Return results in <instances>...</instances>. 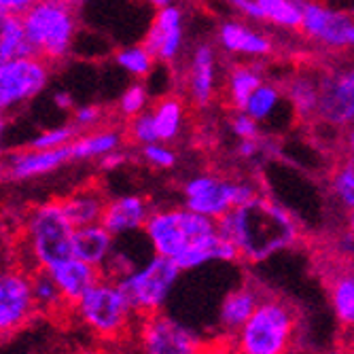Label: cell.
<instances>
[{
  "instance_id": "cell-36",
  "label": "cell",
  "mask_w": 354,
  "mask_h": 354,
  "mask_svg": "<svg viewBox=\"0 0 354 354\" xmlns=\"http://www.w3.org/2000/svg\"><path fill=\"white\" fill-rule=\"evenodd\" d=\"M125 134L132 142L145 147V145H151V142H157L159 136H157V127H155V121H153V113L147 109L145 113L127 119V127H125Z\"/></svg>"
},
{
  "instance_id": "cell-47",
  "label": "cell",
  "mask_w": 354,
  "mask_h": 354,
  "mask_svg": "<svg viewBox=\"0 0 354 354\" xmlns=\"http://www.w3.org/2000/svg\"><path fill=\"white\" fill-rule=\"evenodd\" d=\"M346 230L354 236V208L346 210Z\"/></svg>"
},
{
  "instance_id": "cell-50",
  "label": "cell",
  "mask_w": 354,
  "mask_h": 354,
  "mask_svg": "<svg viewBox=\"0 0 354 354\" xmlns=\"http://www.w3.org/2000/svg\"><path fill=\"white\" fill-rule=\"evenodd\" d=\"M293 3H297V5H301V7H304V5H308V3H310V0H293Z\"/></svg>"
},
{
  "instance_id": "cell-41",
  "label": "cell",
  "mask_w": 354,
  "mask_h": 354,
  "mask_svg": "<svg viewBox=\"0 0 354 354\" xmlns=\"http://www.w3.org/2000/svg\"><path fill=\"white\" fill-rule=\"evenodd\" d=\"M127 159H130V153L123 149H115V151L106 153L104 157H100V168L104 172H113V170L121 168L123 164H127Z\"/></svg>"
},
{
  "instance_id": "cell-51",
  "label": "cell",
  "mask_w": 354,
  "mask_h": 354,
  "mask_svg": "<svg viewBox=\"0 0 354 354\" xmlns=\"http://www.w3.org/2000/svg\"><path fill=\"white\" fill-rule=\"evenodd\" d=\"M352 350H354V331H352Z\"/></svg>"
},
{
  "instance_id": "cell-27",
  "label": "cell",
  "mask_w": 354,
  "mask_h": 354,
  "mask_svg": "<svg viewBox=\"0 0 354 354\" xmlns=\"http://www.w3.org/2000/svg\"><path fill=\"white\" fill-rule=\"evenodd\" d=\"M153 121L157 127V136L162 142H172L178 138L183 130V119H185V106L174 95H164L162 100H157L151 109Z\"/></svg>"
},
{
  "instance_id": "cell-40",
  "label": "cell",
  "mask_w": 354,
  "mask_h": 354,
  "mask_svg": "<svg viewBox=\"0 0 354 354\" xmlns=\"http://www.w3.org/2000/svg\"><path fill=\"white\" fill-rule=\"evenodd\" d=\"M223 3L236 9L240 15H244L250 21H263V15H261V9H259V3H257V0H223Z\"/></svg>"
},
{
  "instance_id": "cell-21",
  "label": "cell",
  "mask_w": 354,
  "mask_h": 354,
  "mask_svg": "<svg viewBox=\"0 0 354 354\" xmlns=\"http://www.w3.org/2000/svg\"><path fill=\"white\" fill-rule=\"evenodd\" d=\"M113 250H115V236L102 223H91L75 230L73 254L79 257V259L102 270Z\"/></svg>"
},
{
  "instance_id": "cell-34",
  "label": "cell",
  "mask_w": 354,
  "mask_h": 354,
  "mask_svg": "<svg viewBox=\"0 0 354 354\" xmlns=\"http://www.w3.org/2000/svg\"><path fill=\"white\" fill-rule=\"evenodd\" d=\"M149 100H151V93L147 89V85L140 79H136L121 93V98L117 102V111L123 119H132L149 109Z\"/></svg>"
},
{
  "instance_id": "cell-37",
  "label": "cell",
  "mask_w": 354,
  "mask_h": 354,
  "mask_svg": "<svg viewBox=\"0 0 354 354\" xmlns=\"http://www.w3.org/2000/svg\"><path fill=\"white\" fill-rule=\"evenodd\" d=\"M142 157L147 159V162L159 170H170L176 166L178 162V155L172 147H168V142H151V145H145L142 147Z\"/></svg>"
},
{
  "instance_id": "cell-31",
  "label": "cell",
  "mask_w": 354,
  "mask_h": 354,
  "mask_svg": "<svg viewBox=\"0 0 354 354\" xmlns=\"http://www.w3.org/2000/svg\"><path fill=\"white\" fill-rule=\"evenodd\" d=\"M263 15V21L282 28V30H299L304 19V7L293 0H257Z\"/></svg>"
},
{
  "instance_id": "cell-23",
  "label": "cell",
  "mask_w": 354,
  "mask_h": 354,
  "mask_svg": "<svg viewBox=\"0 0 354 354\" xmlns=\"http://www.w3.org/2000/svg\"><path fill=\"white\" fill-rule=\"evenodd\" d=\"M318 81L320 75L314 77L310 73H297L288 79L284 85L286 100L291 104V111L299 121H314L318 109Z\"/></svg>"
},
{
  "instance_id": "cell-1",
  "label": "cell",
  "mask_w": 354,
  "mask_h": 354,
  "mask_svg": "<svg viewBox=\"0 0 354 354\" xmlns=\"http://www.w3.org/2000/svg\"><path fill=\"white\" fill-rule=\"evenodd\" d=\"M216 225L218 234L230 238L240 250V259L248 263H263L299 240V225L293 214L261 193L221 216Z\"/></svg>"
},
{
  "instance_id": "cell-2",
  "label": "cell",
  "mask_w": 354,
  "mask_h": 354,
  "mask_svg": "<svg viewBox=\"0 0 354 354\" xmlns=\"http://www.w3.org/2000/svg\"><path fill=\"white\" fill-rule=\"evenodd\" d=\"M77 225L62 206V200H49L30 208L21 223V242L32 259V270H51L73 257Z\"/></svg>"
},
{
  "instance_id": "cell-28",
  "label": "cell",
  "mask_w": 354,
  "mask_h": 354,
  "mask_svg": "<svg viewBox=\"0 0 354 354\" xmlns=\"http://www.w3.org/2000/svg\"><path fill=\"white\" fill-rule=\"evenodd\" d=\"M329 299L339 325L354 331V272L333 276L329 284Z\"/></svg>"
},
{
  "instance_id": "cell-45",
  "label": "cell",
  "mask_w": 354,
  "mask_h": 354,
  "mask_svg": "<svg viewBox=\"0 0 354 354\" xmlns=\"http://www.w3.org/2000/svg\"><path fill=\"white\" fill-rule=\"evenodd\" d=\"M344 151L346 153H354V123L348 125L346 130H344Z\"/></svg>"
},
{
  "instance_id": "cell-9",
  "label": "cell",
  "mask_w": 354,
  "mask_h": 354,
  "mask_svg": "<svg viewBox=\"0 0 354 354\" xmlns=\"http://www.w3.org/2000/svg\"><path fill=\"white\" fill-rule=\"evenodd\" d=\"M53 64L30 53L0 64V104L5 111H17L41 95L51 79Z\"/></svg>"
},
{
  "instance_id": "cell-24",
  "label": "cell",
  "mask_w": 354,
  "mask_h": 354,
  "mask_svg": "<svg viewBox=\"0 0 354 354\" xmlns=\"http://www.w3.org/2000/svg\"><path fill=\"white\" fill-rule=\"evenodd\" d=\"M106 202L109 200L98 189H81V191L73 193V196L64 198L62 206L77 227H83V225H91V223L102 221Z\"/></svg>"
},
{
  "instance_id": "cell-15",
  "label": "cell",
  "mask_w": 354,
  "mask_h": 354,
  "mask_svg": "<svg viewBox=\"0 0 354 354\" xmlns=\"http://www.w3.org/2000/svg\"><path fill=\"white\" fill-rule=\"evenodd\" d=\"M147 49L155 55L157 62L172 64L178 59L185 39H183V9L176 5L159 9L149 26L145 37Z\"/></svg>"
},
{
  "instance_id": "cell-39",
  "label": "cell",
  "mask_w": 354,
  "mask_h": 354,
  "mask_svg": "<svg viewBox=\"0 0 354 354\" xmlns=\"http://www.w3.org/2000/svg\"><path fill=\"white\" fill-rule=\"evenodd\" d=\"M261 123H257L246 111H238L232 119H230V127L232 132L240 138V140H248V138H261Z\"/></svg>"
},
{
  "instance_id": "cell-49",
  "label": "cell",
  "mask_w": 354,
  "mask_h": 354,
  "mask_svg": "<svg viewBox=\"0 0 354 354\" xmlns=\"http://www.w3.org/2000/svg\"><path fill=\"white\" fill-rule=\"evenodd\" d=\"M68 3H71L75 9H79V7H83V5L87 3V0H68Z\"/></svg>"
},
{
  "instance_id": "cell-4",
  "label": "cell",
  "mask_w": 354,
  "mask_h": 354,
  "mask_svg": "<svg viewBox=\"0 0 354 354\" xmlns=\"http://www.w3.org/2000/svg\"><path fill=\"white\" fill-rule=\"evenodd\" d=\"M297 333L295 310L284 299L263 295L246 325L234 335V348L244 354H284Z\"/></svg>"
},
{
  "instance_id": "cell-32",
  "label": "cell",
  "mask_w": 354,
  "mask_h": 354,
  "mask_svg": "<svg viewBox=\"0 0 354 354\" xmlns=\"http://www.w3.org/2000/svg\"><path fill=\"white\" fill-rule=\"evenodd\" d=\"M30 278H32V297H35L39 312H53L68 306L49 270H32Z\"/></svg>"
},
{
  "instance_id": "cell-22",
  "label": "cell",
  "mask_w": 354,
  "mask_h": 354,
  "mask_svg": "<svg viewBox=\"0 0 354 354\" xmlns=\"http://www.w3.org/2000/svg\"><path fill=\"white\" fill-rule=\"evenodd\" d=\"M123 147V134L111 127H93V130L81 132L71 145L73 162H89V159H100L106 153Z\"/></svg>"
},
{
  "instance_id": "cell-11",
  "label": "cell",
  "mask_w": 354,
  "mask_h": 354,
  "mask_svg": "<svg viewBox=\"0 0 354 354\" xmlns=\"http://www.w3.org/2000/svg\"><path fill=\"white\" fill-rule=\"evenodd\" d=\"M37 312L30 272L0 266V344L24 329Z\"/></svg>"
},
{
  "instance_id": "cell-18",
  "label": "cell",
  "mask_w": 354,
  "mask_h": 354,
  "mask_svg": "<svg viewBox=\"0 0 354 354\" xmlns=\"http://www.w3.org/2000/svg\"><path fill=\"white\" fill-rule=\"evenodd\" d=\"M153 210L149 208V202L140 196H119L106 202L102 225L117 238L138 230H145L147 218Z\"/></svg>"
},
{
  "instance_id": "cell-33",
  "label": "cell",
  "mask_w": 354,
  "mask_h": 354,
  "mask_svg": "<svg viewBox=\"0 0 354 354\" xmlns=\"http://www.w3.org/2000/svg\"><path fill=\"white\" fill-rule=\"evenodd\" d=\"M115 62L121 71H125L130 77L134 79H147L153 73L155 66V55L147 49V45H130V47H123L117 51Z\"/></svg>"
},
{
  "instance_id": "cell-6",
  "label": "cell",
  "mask_w": 354,
  "mask_h": 354,
  "mask_svg": "<svg viewBox=\"0 0 354 354\" xmlns=\"http://www.w3.org/2000/svg\"><path fill=\"white\" fill-rule=\"evenodd\" d=\"M142 232L147 234L155 254L176 259L193 244L216 234L218 225L214 218L183 206L151 212Z\"/></svg>"
},
{
  "instance_id": "cell-53",
  "label": "cell",
  "mask_w": 354,
  "mask_h": 354,
  "mask_svg": "<svg viewBox=\"0 0 354 354\" xmlns=\"http://www.w3.org/2000/svg\"><path fill=\"white\" fill-rule=\"evenodd\" d=\"M352 13H354V7H352Z\"/></svg>"
},
{
  "instance_id": "cell-42",
  "label": "cell",
  "mask_w": 354,
  "mask_h": 354,
  "mask_svg": "<svg viewBox=\"0 0 354 354\" xmlns=\"http://www.w3.org/2000/svg\"><path fill=\"white\" fill-rule=\"evenodd\" d=\"M261 151V138H248V140H240V145L236 147L238 157L242 159H252Z\"/></svg>"
},
{
  "instance_id": "cell-14",
  "label": "cell",
  "mask_w": 354,
  "mask_h": 354,
  "mask_svg": "<svg viewBox=\"0 0 354 354\" xmlns=\"http://www.w3.org/2000/svg\"><path fill=\"white\" fill-rule=\"evenodd\" d=\"M68 162H73L71 145L62 149H32L26 145L3 159L0 174L9 180H32L55 172Z\"/></svg>"
},
{
  "instance_id": "cell-13",
  "label": "cell",
  "mask_w": 354,
  "mask_h": 354,
  "mask_svg": "<svg viewBox=\"0 0 354 354\" xmlns=\"http://www.w3.org/2000/svg\"><path fill=\"white\" fill-rule=\"evenodd\" d=\"M138 335L140 348L149 354H196L204 348L196 331L164 312L145 316Z\"/></svg>"
},
{
  "instance_id": "cell-19",
  "label": "cell",
  "mask_w": 354,
  "mask_h": 354,
  "mask_svg": "<svg viewBox=\"0 0 354 354\" xmlns=\"http://www.w3.org/2000/svg\"><path fill=\"white\" fill-rule=\"evenodd\" d=\"M49 274L57 282L64 299H66V304L71 308L83 297V293L91 284H95L102 278L100 268H95V266L87 263V261L79 259V257H75V254L68 257L66 261L57 263L55 268H51Z\"/></svg>"
},
{
  "instance_id": "cell-16",
  "label": "cell",
  "mask_w": 354,
  "mask_h": 354,
  "mask_svg": "<svg viewBox=\"0 0 354 354\" xmlns=\"http://www.w3.org/2000/svg\"><path fill=\"white\" fill-rule=\"evenodd\" d=\"M216 93V51L210 43H198L189 59L187 95L193 106L206 109Z\"/></svg>"
},
{
  "instance_id": "cell-44",
  "label": "cell",
  "mask_w": 354,
  "mask_h": 354,
  "mask_svg": "<svg viewBox=\"0 0 354 354\" xmlns=\"http://www.w3.org/2000/svg\"><path fill=\"white\" fill-rule=\"evenodd\" d=\"M53 104L59 109V111H66V113H73L77 109L75 104V98L66 91V89H62V91H55L53 93Z\"/></svg>"
},
{
  "instance_id": "cell-25",
  "label": "cell",
  "mask_w": 354,
  "mask_h": 354,
  "mask_svg": "<svg viewBox=\"0 0 354 354\" xmlns=\"http://www.w3.org/2000/svg\"><path fill=\"white\" fill-rule=\"evenodd\" d=\"M263 68L259 64H236L227 75V100L236 111H242L250 93L263 83Z\"/></svg>"
},
{
  "instance_id": "cell-52",
  "label": "cell",
  "mask_w": 354,
  "mask_h": 354,
  "mask_svg": "<svg viewBox=\"0 0 354 354\" xmlns=\"http://www.w3.org/2000/svg\"><path fill=\"white\" fill-rule=\"evenodd\" d=\"M325 3H335V0H325Z\"/></svg>"
},
{
  "instance_id": "cell-43",
  "label": "cell",
  "mask_w": 354,
  "mask_h": 354,
  "mask_svg": "<svg viewBox=\"0 0 354 354\" xmlns=\"http://www.w3.org/2000/svg\"><path fill=\"white\" fill-rule=\"evenodd\" d=\"M37 3H39V0H0V11L24 15L32 5H37Z\"/></svg>"
},
{
  "instance_id": "cell-5",
  "label": "cell",
  "mask_w": 354,
  "mask_h": 354,
  "mask_svg": "<svg viewBox=\"0 0 354 354\" xmlns=\"http://www.w3.org/2000/svg\"><path fill=\"white\" fill-rule=\"evenodd\" d=\"M81 325L100 339H119L136 316L117 280L102 276L73 306Z\"/></svg>"
},
{
  "instance_id": "cell-3",
  "label": "cell",
  "mask_w": 354,
  "mask_h": 354,
  "mask_svg": "<svg viewBox=\"0 0 354 354\" xmlns=\"http://www.w3.org/2000/svg\"><path fill=\"white\" fill-rule=\"evenodd\" d=\"M21 19L28 43L37 55L45 57L53 66L71 55L79 17L68 0H39L21 15Z\"/></svg>"
},
{
  "instance_id": "cell-38",
  "label": "cell",
  "mask_w": 354,
  "mask_h": 354,
  "mask_svg": "<svg viewBox=\"0 0 354 354\" xmlns=\"http://www.w3.org/2000/svg\"><path fill=\"white\" fill-rule=\"evenodd\" d=\"M102 119H104V111L98 104H83L73 111V123L79 132H87V130H93V127H100Z\"/></svg>"
},
{
  "instance_id": "cell-17",
  "label": "cell",
  "mask_w": 354,
  "mask_h": 354,
  "mask_svg": "<svg viewBox=\"0 0 354 354\" xmlns=\"http://www.w3.org/2000/svg\"><path fill=\"white\" fill-rule=\"evenodd\" d=\"M216 41L218 45L234 55H244L250 59H263L272 55L274 41L266 35V32L250 28L242 21H223L216 30Z\"/></svg>"
},
{
  "instance_id": "cell-26",
  "label": "cell",
  "mask_w": 354,
  "mask_h": 354,
  "mask_svg": "<svg viewBox=\"0 0 354 354\" xmlns=\"http://www.w3.org/2000/svg\"><path fill=\"white\" fill-rule=\"evenodd\" d=\"M30 53L35 51L28 43L21 15L0 11V64Z\"/></svg>"
},
{
  "instance_id": "cell-35",
  "label": "cell",
  "mask_w": 354,
  "mask_h": 354,
  "mask_svg": "<svg viewBox=\"0 0 354 354\" xmlns=\"http://www.w3.org/2000/svg\"><path fill=\"white\" fill-rule=\"evenodd\" d=\"M81 132L75 127V123H66V125H57V127H49V130L37 134L28 142V147L32 149H62L73 145V140L79 136Z\"/></svg>"
},
{
  "instance_id": "cell-12",
  "label": "cell",
  "mask_w": 354,
  "mask_h": 354,
  "mask_svg": "<svg viewBox=\"0 0 354 354\" xmlns=\"http://www.w3.org/2000/svg\"><path fill=\"white\" fill-rule=\"evenodd\" d=\"M314 121L335 130H346L354 123V66H342L320 75Z\"/></svg>"
},
{
  "instance_id": "cell-20",
  "label": "cell",
  "mask_w": 354,
  "mask_h": 354,
  "mask_svg": "<svg viewBox=\"0 0 354 354\" xmlns=\"http://www.w3.org/2000/svg\"><path fill=\"white\" fill-rule=\"evenodd\" d=\"M266 293H261L254 284H242L223 299L218 308V325L225 335H236L250 318L254 308L259 306Z\"/></svg>"
},
{
  "instance_id": "cell-48",
  "label": "cell",
  "mask_w": 354,
  "mask_h": 354,
  "mask_svg": "<svg viewBox=\"0 0 354 354\" xmlns=\"http://www.w3.org/2000/svg\"><path fill=\"white\" fill-rule=\"evenodd\" d=\"M5 130H7V119L0 121V149H3V140H5Z\"/></svg>"
},
{
  "instance_id": "cell-7",
  "label": "cell",
  "mask_w": 354,
  "mask_h": 354,
  "mask_svg": "<svg viewBox=\"0 0 354 354\" xmlns=\"http://www.w3.org/2000/svg\"><path fill=\"white\" fill-rule=\"evenodd\" d=\"M180 268L164 254H153L145 266L136 268L125 278L117 280L130 301L136 316L145 318L149 314L162 312L170 293L180 278Z\"/></svg>"
},
{
  "instance_id": "cell-29",
  "label": "cell",
  "mask_w": 354,
  "mask_h": 354,
  "mask_svg": "<svg viewBox=\"0 0 354 354\" xmlns=\"http://www.w3.org/2000/svg\"><path fill=\"white\" fill-rule=\"evenodd\" d=\"M284 100H286L284 89H280L272 81H263L259 87L250 93V98L246 100L242 111H246L257 123H268V121L274 119L276 111L282 106Z\"/></svg>"
},
{
  "instance_id": "cell-30",
  "label": "cell",
  "mask_w": 354,
  "mask_h": 354,
  "mask_svg": "<svg viewBox=\"0 0 354 354\" xmlns=\"http://www.w3.org/2000/svg\"><path fill=\"white\" fill-rule=\"evenodd\" d=\"M329 191L342 208H354V153L344 151L337 157V164L329 174Z\"/></svg>"
},
{
  "instance_id": "cell-46",
  "label": "cell",
  "mask_w": 354,
  "mask_h": 354,
  "mask_svg": "<svg viewBox=\"0 0 354 354\" xmlns=\"http://www.w3.org/2000/svg\"><path fill=\"white\" fill-rule=\"evenodd\" d=\"M142 3L149 5V7H153L155 11H159V9H164V7L176 5V0H142Z\"/></svg>"
},
{
  "instance_id": "cell-8",
  "label": "cell",
  "mask_w": 354,
  "mask_h": 354,
  "mask_svg": "<svg viewBox=\"0 0 354 354\" xmlns=\"http://www.w3.org/2000/svg\"><path fill=\"white\" fill-rule=\"evenodd\" d=\"M183 193L187 208L218 221L234 208L254 200L259 196V189L248 180H230L212 174H200L185 183Z\"/></svg>"
},
{
  "instance_id": "cell-10",
  "label": "cell",
  "mask_w": 354,
  "mask_h": 354,
  "mask_svg": "<svg viewBox=\"0 0 354 354\" xmlns=\"http://www.w3.org/2000/svg\"><path fill=\"white\" fill-rule=\"evenodd\" d=\"M301 35L327 51H354V13L325 0L304 5Z\"/></svg>"
}]
</instances>
